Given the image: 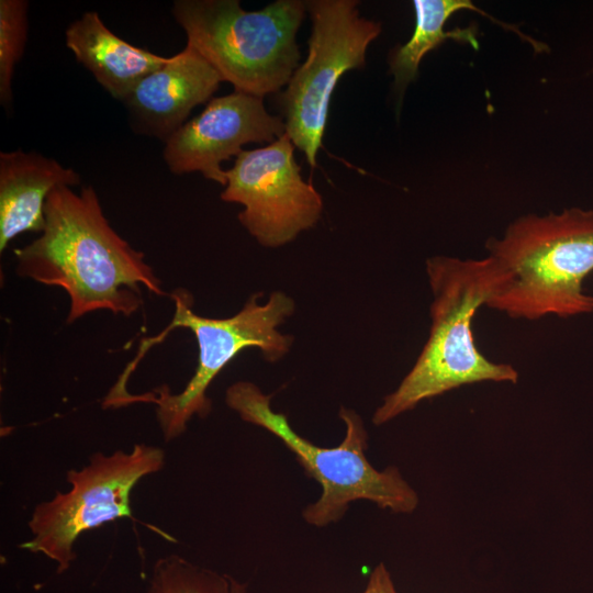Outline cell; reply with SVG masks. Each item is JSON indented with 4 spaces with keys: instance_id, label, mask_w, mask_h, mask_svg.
Instances as JSON below:
<instances>
[{
    "instance_id": "8992f818",
    "label": "cell",
    "mask_w": 593,
    "mask_h": 593,
    "mask_svg": "<svg viewBox=\"0 0 593 593\" xmlns=\"http://www.w3.org/2000/svg\"><path fill=\"white\" fill-rule=\"evenodd\" d=\"M261 293L249 296L243 309L227 318H210L194 314L192 298L183 289H177L171 298L176 312L170 325L157 337L146 339L148 348L164 338L170 329L189 328L199 349L198 366L184 389L176 394L161 385L144 394H131L122 406L146 402L157 406L156 416L166 441L180 436L192 416L201 418L211 411L206 391L220 371L242 350L258 348L266 360L277 361L290 349L293 337L281 334L278 326L294 312L293 300L276 291L266 303H258Z\"/></svg>"
},
{
    "instance_id": "9c48e42d",
    "label": "cell",
    "mask_w": 593,
    "mask_h": 593,
    "mask_svg": "<svg viewBox=\"0 0 593 593\" xmlns=\"http://www.w3.org/2000/svg\"><path fill=\"white\" fill-rule=\"evenodd\" d=\"M225 174L221 199L244 205L238 220L262 246L291 242L321 216L322 197L302 179L286 133L268 146L243 150Z\"/></svg>"
},
{
    "instance_id": "9a60e30c",
    "label": "cell",
    "mask_w": 593,
    "mask_h": 593,
    "mask_svg": "<svg viewBox=\"0 0 593 593\" xmlns=\"http://www.w3.org/2000/svg\"><path fill=\"white\" fill-rule=\"evenodd\" d=\"M147 593H246V585L228 574L170 555L155 563Z\"/></svg>"
},
{
    "instance_id": "4fadbf2b",
    "label": "cell",
    "mask_w": 593,
    "mask_h": 593,
    "mask_svg": "<svg viewBox=\"0 0 593 593\" xmlns=\"http://www.w3.org/2000/svg\"><path fill=\"white\" fill-rule=\"evenodd\" d=\"M66 46L97 81L114 98L124 101L147 75L169 57L134 46L110 31L94 11L85 12L65 31Z\"/></svg>"
},
{
    "instance_id": "8fae6325",
    "label": "cell",
    "mask_w": 593,
    "mask_h": 593,
    "mask_svg": "<svg viewBox=\"0 0 593 593\" xmlns=\"http://www.w3.org/2000/svg\"><path fill=\"white\" fill-rule=\"evenodd\" d=\"M222 81L217 71L187 44L144 77L123 102L136 131L166 141Z\"/></svg>"
},
{
    "instance_id": "7c38bea8",
    "label": "cell",
    "mask_w": 593,
    "mask_h": 593,
    "mask_svg": "<svg viewBox=\"0 0 593 593\" xmlns=\"http://www.w3.org/2000/svg\"><path fill=\"white\" fill-rule=\"evenodd\" d=\"M80 176L57 160L21 149L0 153V251L25 232L45 227V203L53 190L76 186Z\"/></svg>"
},
{
    "instance_id": "52a82bcc",
    "label": "cell",
    "mask_w": 593,
    "mask_h": 593,
    "mask_svg": "<svg viewBox=\"0 0 593 593\" xmlns=\"http://www.w3.org/2000/svg\"><path fill=\"white\" fill-rule=\"evenodd\" d=\"M164 465V450L145 444L135 445L130 452L91 455L83 468L67 472L68 492L57 491L34 508L29 522L33 537L21 547L56 562L58 573L66 571L76 558L74 545L79 535L116 518L132 517V489Z\"/></svg>"
},
{
    "instance_id": "5bb4252c",
    "label": "cell",
    "mask_w": 593,
    "mask_h": 593,
    "mask_svg": "<svg viewBox=\"0 0 593 593\" xmlns=\"http://www.w3.org/2000/svg\"><path fill=\"white\" fill-rule=\"evenodd\" d=\"M413 7L415 9L413 35L404 45L394 48L389 58L390 71L394 76V87L400 96L417 76L423 57L448 38L468 43L478 49L477 30L472 25L465 29L444 30L445 23L455 12L466 9L475 10L494 20L469 0H414Z\"/></svg>"
},
{
    "instance_id": "2e32d148",
    "label": "cell",
    "mask_w": 593,
    "mask_h": 593,
    "mask_svg": "<svg viewBox=\"0 0 593 593\" xmlns=\"http://www.w3.org/2000/svg\"><path fill=\"white\" fill-rule=\"evenodd\" d=\"M25 0H0V101L7 107L12 101V78L21 59L27 34Z\"/></svg>"
},
{
    "instance_id": "5b68a950",
    "label": "cell",
    "mask_w": 593,
    "mask_h": 593,
    "mask_svg": "<svg viewBox=\"0 0 593 593\" xmlns=\"http://www.w3.org/2000/svg\"><path fill=\"white\" fill-rule=\"evenodd\" d=\"M300 0H277L258 11L238 0H176L171 12L194 48L235 91L259 98L277 92L298 68Z\"/></svg>"
},
{
    "instance_id": "277c9868",
    "label": "cell",
    "mask_w": 593,
    "mask_h": 593,
    "mask_svg": "<svg viewBox=\"0 0 593 593\" xmlns=\"http://www.w3.org/2000/svg\"><path fill=\"white\" fill-rule=\"evenodd\" d=\"M225 401L243 421L278 437L320 483L321 496L303 511L307 524L324 527L335 523L353 502L360 500L393 513L410 514L416 510L418 495L400 470L390 466L380 471L367 459L368 433L355 411L340 407L345 437L336 447H321L299 435L284 414L272 410L271 396L251 382L239 381L228 387Z\"/></svg>"
},
{
    "instance_id": "6da1fadb",
    "label": "cell",
    "mask_w": 593,
    "mask_h": 593,
    "mask_svg": "<svg viewBox=\"0 0 593 593\" xmlns=\"http://www.w3.org/2000/svg\"><path fill=\"white\" fill-rule=\"evenodd\" d=\"M15 257L19 276L68 293L67 323L98 310L132 315L143 303L141 286L166 294L144 253L111 227L92 187L53 190L41 236L15 249Z\"/></svg>"
},
{
    "instance_id": "30bf717a",
    "label": "cell",
    "mask_w": 593,
    "mask_h": 593,
    "mask_svg": "<svg viewBox=\"0 0 593 593\" xmlns=\"http://www.w3.org/2000/svg\"><path fill=\"white\" fill-rule=\"evenodd\" d=\"M284 133V121L267 112L262 98L234 91L211 99L199 115L176 130L165 141L163 157L172 174L198 171L225 187L223 160L237 157L245 144L272 143Z\"/></svg>"
},
{
    "instance_id": "ba28073f",
    "label": "cell",
    "mask_w": 593,
    "mask_h": 593,
    "mask_svg": "<svg viewBox=\"0 0 593 593\" xmlns=\"http://www.w3.org/2000/svg\"><path fill=\"white\" fill-rule=\"evenodd\" d=\"M312 20L306 60L280 94L286 134L314 168L323 143L333 91L346 71L365 65L381 25L363 19L355 0L306 1Z\"/></svg>"
},
{
    "instance_id": "7a4b0ae2",
    "label": "cell",
    "mask_w": 593,
    "mask_h": 593,
    "mask_svg": "<svg viewBox=\"0 0 593 593\" xmlns=\"http://www.w3.org/2000/svg\"><path fill=\"white\" fill-rule=\"evenodd\" d=\"M426 272L433 294L429 336L410 372L374 411L376 425L462 385L518 381L512 365L491 361L479 351L472 331L479 307L507 282L506 270L489 255L436 256L426 260Z\"/></svg>"
},
{
    "instance_id": "e0dca14e",
    "label": "cell",
    "mask_w": 593,
    "mask_h": 593,
    "mask_svg": "<svg viewBox=\"0 0 593 593\" xmlns=\"http://www.w3.org/2000/svg\"><path fill=\"white\" fill-rule=\"evenodd\" d=\"M362 593H398L384 563H379L373 569Z\"/></svg>"
},
{
    "instance_id": "3957f363",
    "label": "cell",
    "mask_w": 593,
    "mask_h": 593,
    "mask_svg": "<svg viewBox=\"0 0 593 593\" xmlns=\"http://www.w3.org/2000/svg\"><path fill=\"white\" fill-rule=\"evenodd\" d=\"M485 248L508 273L485 306L529 321L593 313V295L583 291L593 271V210L519 216Z\"/></svg>"
}]
</instances>
